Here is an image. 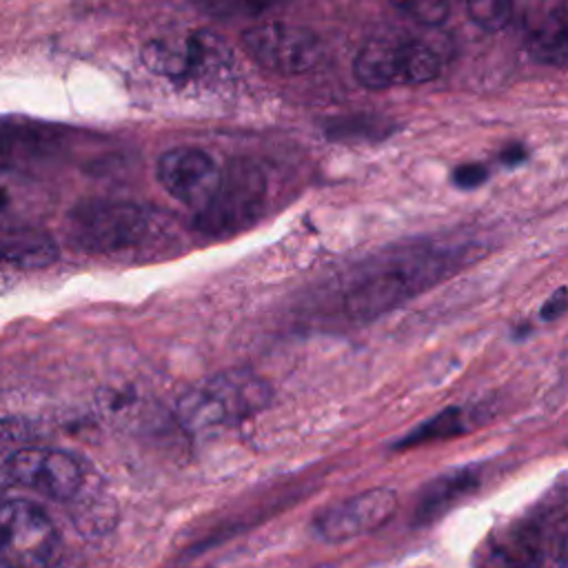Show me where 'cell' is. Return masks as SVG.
I'll return each mask as SVG.
<instances>
[{
  "label": "cell",
  "instance_id": "cell-4",
  "mask_svg": "<svg viewBox=\"0 0 568 568\" xmlns=\"http://www.w3.org/2000/svg\"><path fill=\"white\" fill-rule=\"evenodd\" d=\"M266 202V178L248 160L231 162L211 200L197 211L195 229L206 237H231L251 226Z\"/></svg>",
  "mask_w": 568,
  "mask_h": 568
},
{
  "label": "cell",
  "instance_id": "cell-20",
  "mask_svg": "<svg viewBox=\"0 0 568 568\" xmlns=\"http://www.w3.org/2000/svg\"><path fill=\"white\" fill-rule=\"evenodd\" d=\"M406 16L426 27L442 24L450 13V0H390Z\"/></svg>",
  "mask_w": 568,
  "mask_h": 568
},
{
  "label": "cell",
  "instance_id": "cell-6",
  "mask_svg": "<svg viewBox=\"0 0 568 568\" xmlns=\"http://www.w3.org/2000/svg\"><path fill=\"white\" fill-rule=\"evenodd\" d=\"M62 539L49 515L24 501L0 504V564L4 568H53Z\"/></svg>",
  "mask_w": 568,
  "mask_h": 568
},
{
  "label": "cell",
  "instance_id": "cell-17",
  "mask_svg": "<svg viewBox=\"0 0 568 568\" xmlns=\"http://www.w3.org/2000/svg\"><path fill=\"white\" fill-rule=\"evenodd\" d=\"M466 413L457 406L444 408L437 415H433L430 419L422 422L417 428H413L399 444L397 448H413V446H422V444H430L437 439H446V437H455L459 433L466 430Z\"/></svg>",
  "mask_w": 568,
  "mask_h": 568
},
{
  "label": "cell",
  "instance_id": "cell-7",
  "mask_svg": "<svg viewBox=\"0 0 568 568\" xmlns=\"http://www.w3.org/2000/svg\"><path fill=\"white\" fill-rule=\"evenodd\" d=\"M142 62L173 80L220 78L231 67L229 47L211 31H191L182 38H158L144 44Z\"/></svg>",
  "mask_w": 568,
  "mask_h": 568
},
{
  "label": "cell",
  "instance_id": "cell-19",
  "mask_svg": "<svg viewBox=\"0 0 568 568\" xmlns=\"http://www.w3.org/2000/svg\"><path fill=\"white\" fill-rule=\"evenodd\" d=\"M468 18L484 31H499L508 24L513 0H462Z\"/></svg>",
  "mask_w": 568,
  "mask_h": 568
},
{
  "label": "cell",
  "instance_id": "cell-21",
  "mask_svg": "<svg viewBox=\"0 0 568 568\" xmlns=\"http://www.w3.org/2000/svg\"><path fill=\"white\" fill-rule=\"evenodd\" d=\"M197 2L209 13L229 18V16H257L273 9L282 0H197Z\"/></svg>",
  "mask_w": 568,
  "mask_h": 568
},
{
  "label": "cell",
  "instance_id": "cell-16",
  "mask_svg": "<svg viewBox=\"0 0 568 568\" xmlns=\"http://www.w3.org/2000/svg\"><path fill=\"white\" fill-rule=\"evenodd\" d=\"M49 146L51 140L44 135V131L13 122L0 124V164L4 166H16L13 160L31 158L40 151H47Z\"/></svg>",
  "mask_w": 568,
  "mask_h": 568
},
{
  "label": "cell",
  "instance_id": "cell-12",
  "mask_svg": "<svg viewBox=\"0 0 568 568\" xmlns=\"http://www.w3.org/2000/svg\"><path fill=\"white\" fill-rule=\"evenodd\" d=\"M479 484V475L468 468H459L433 479L419 495L415 508V524L426 526L450 510L459 499L473 493Z\"/></svg>",
  "mask_w": 568,
  "mask_h": 568
},
{
  "label": "cell",
  "instance_id": "cell-1",
  "mask_svg": "<svg viewBox=\"0 0 568 568\" xmlns=\"http://www.w3.org/2000/svg\"><path fill=\"white\" fill-rule=\"evenodd\" d=\"M459 253L435 246H408L371 264L346 291V313L355 320L377 317L444 277Z\"/></svg>",
  "mask_w": 568,
  "mask_h": 568
},
{
  "label": "cell",
  "instance_id": "cell-9",
  "mask_svg": "<svg viewBox=\"0 0 568 568\" xmlns=\"http://www.w3.org/2000/svg\"><path fill=\"white\" fill-rule=\"evenodd\" d=\"M7 473L13 484L58 501L73 499L84 484L80 462L55 448H20L7 457Z\"/></svg>",
  "mask_w": 568,
  "mask_h": 568
},
{
  "label": "cell",
  "instance_id": "cell-3",
  "mask_svg": "<svg viewBox=\"0 0 568 568\" xmlns=\"http://www.w3.org/2000/svg\"><path fill=\"white\" fill-rule=\"evenodd\" d=\"M442 67L439 51L422 38L377 36L357 51L353 73L362 87L379 91L430 82Z\"/></svg>",
  "mask_w": 568,
  "mask_h": 568
},
{
  "label": "cell",
  "instance_id": "cell-22",
  "mask_svg": "<svg viewBox=\"0 0 568 568\" xmlns=\"http://www.w3.org/2000/svg\"><path fill=\"white\" fill-rule=\"evenodd\" d=\"M566 313H568V286H561L555 293H550V297L541 304L539 317L544 322H555Z\"/></svg>",
  "mask_w": 568,
  "mask_h": 568
},
{
  "label": "cell",
  "instance_id": "cell-2",
  "mask_svg": "<svg viewBox=\"0 0 568 568\" xmlns=\"http://www.w3.org/2000/svg\"><path fill=\"white\" fill-rule=\"evenodd\" d=\"M271 402L268 384L251 371H226L193 386L178 404L184 428L200 433L233 426Z\"/></svg>",
  "mask_w": 568,
  "mask_h": 568
},
{
  "label": "cell",
  "instance_id": "cell-18",
  "mask_svg": "<svg viewBox=\"0 0 568 568\" xmlns=\"http://www.w3.org/2000/svg\"><path fill=\"white\" fill-rule=\"evenodd\" d=\"M541 555L552 552L561 568H568V510L552 513L546 519L528 521Z\"/></svg>",
  "mask_w": 568,
  "mask_h": 568
},
{
  "label": "cell",
  "instance_id": "cell-15",
  "mask_svg": "<svg viewBox=\"0 0 568 568\" xmlns=\"http://www.w3.org/2000/svg\"><path fill=\"white\" fill-rule=\"evenodd\" d=\"M526 51L537 64L568 69V9H552L526 38Z\"/></svg>",
  "mask_w": 568,
  "mask_h": 568
},
{
  "label": "cell",
  "instance_id": "cell-5",
  "mask_svg": "<svg viewBox=\"0 0 568 568\" xmlns=\"http://www.w3.org/2000/svg\"><path fill=\"white\" fill-rule=\"evenodd\" d=\"M149 213L122 200H87L69 215V235L89 253H118L138 246L149 233Z\"/></svg>",
  "mask_w": 568,
  "mask_h": 568
},
{
  "label": "cell",
  "instance_id": "cell-23",
  "mask_svg": "<svg viewBox=\"0 0 568 568\" xmlns=\"http://www.w3.org/2000/svg\"><path fill=\"white\" fill-rule=\"evenodd\" d=\"M488 171L481 164H462L453 171V182L459 189H475L486 180Z\"/></svg>",
  "mask_w": 568,
  "mask_h": 568
},
{
  "label": "cell",
  "instance_id": "cell-24",
  "mask_svg": "<svg viewBox=\"0 0 568 568\" xmlns=\"http://www.w3.org/2000/svg\"><path fill=\"white\" fill-rule=\"evenodd\" d=\"M2 481H11L9 473H7V457L0 459V486H2Z\"/></svg>",
  "mask_w": 568,
  "mask_h": 568
},
{
  "label": "cell",
  "instance_id": "cell-10",
  "mask_svg": "<svg viewBox=\"0 0 568 568\" xmlns=\"http://www.w3.org/2000/svg\"><path fill=\"white\" fill-rule=\"evenodd\" d=\"M395 510L397 493L393 488H368L317 513L313 532L322 541H348L382 528Z\"/></svg>",
  "mask_w": 568,
  "mask_h": 568
},
{
  "label": "cell",
  "instance_id": "cell-11",
  "mask_svg": "<svg viewBox=\"0 0 568 568\" xmlns=\"http://www.w3.org/2000/svg\"><path fill=\"white\" fill-rule=\"evenodd\" d=\"M155 173L169 195L197 211L211 200L222 178L215 160L193 146H178L162 153Z\"/></svg>",
  "mask_w": 568,
  "mask_h": 568
},
{
  "label": "cell",
  "instance_id": "cell-14",
  "mask_svg": "<svg viewBox=\"0 0 568 568\" xmlns=\"http://www.w3.org/2000/svg\"><path fill=\"white\" fill-rule=\"evenodd\" d=\"M541 550L524 526L488 541L477 559V568H539Z\"/></svg>",
  "mask_w": 568,
  "mask_h": 568
},
{
  "label": "cell",
  "instance_id": "cell-13",
  "mask_svg": "<svg viewBox=\"0 0 568 568\" xmlns=\"http://www.w3.org/2000/svg\"><path fill=\"white\" fill-rule=\"evenodd\" d=\"M44 195L20 169L0 164V224H33Z\"/></svg>",
  "mask_w": 568,
  "mask_h": 568
},
{
  "label": "cell",
  "instance_id": "cell-8",
  "mask_svg": "<svg viewBox=\"0 0 568 568\" xmlns=\"http://www.w3.org/2000/svg\"><path fill=\"white\" fill-rule=\"evenodd\" d=\"M244 51L266 71L280 75L306 73L322 60L320 38L297 24L260 22L242 33Z\"/></svg>",
  "mask_w": 568,
  "mask_h": 568
}]
</instances>
